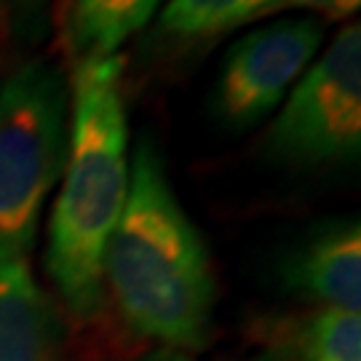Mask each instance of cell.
<instances>
[{
	"label": "cell",
	"mask_w": 361,
	"mask_h": 361,
	"mask_svg": "<svg viewBox=\"0 0 361 361\" xmlns=\"http://www.w3.org/2000/svg\"><path fill=\"white\" fill-rule=\"evenodd\" d=\"M295 361H361V316L322 308L286 340Z\"/></svg>",
	"instance_id": "9"
},
{
	"label": "cell",
	"mask_w": 361,
	"mask_h": 361,
	"mask_svg": "<svg viewBox=\"0 0 361 361\" xmlns=\"http://www.w3.org/2000/svg\"><path fill=\"white\" fill-rule=\"evenodd\" d=\"M104 281L131 332L177 350L207 343L214 310L209 255L150 140L131 158L126 204L104 246Z\"/></svg>",
	"instance_id": "1"
},
{
	"label": "cell",
	"mask_w": 361,
	"mask_h": 361,
	"mask_svg": "<svg viewBox=\"0 0 361 361\" xmlns=\"http://www.w3.org/2000/svg\"><path fill=\"white\" fill-rule=\"evenodd\" d=\"M49 3L51 0H6V19L11 22L13 35L32 46L49 30Z\"/></svg>",
	"instance_id": "11"
},
{
	"label": "cell",
	"mask_w": 361,
	"mask_h": 361,
	"mask_svg": "<svg viewBox=\"0 0 361 361\" xmlns=\"http://www.w3.org/2000/svg\"><path fill=\"white\" fill-rule=\"evenodd\" d=\"M123 62H83L73 73V140L56 195L46 268L67 308L91 319L102 308V259L129 193Z\"/></svg>",
	"instance_id": "2"
},
{
	"label": "cell",
	"mask_w": 361,
	"mask_h": 361,
	"mask_svg": "<svg viewBox=\"0 0 361 361\" xmlns=\"http://www.w3.org/2000/svg\"><path fill=\"white\" fill-rule=\"evenodd\" d=\"M324 27L313 16L279 19L235 40L217 83V110L233 129L265 118L319 51Z\"/></svg>",
	"instance_id": "5"
},
{
	"label": "cell",
	"mask_w": 361,
	"mask_h": 361,
	"mask_svg": "<svg viewBox=\"0 0 361 361\" xmlns=\"http://www.w3.org/2000/svg\"><path fill=\"white\" fill-rule=\"evenodd\" d=\"M244 361H295V356H292V350L286 348V345H273V348L262 350V353Z\"/></svg>",
	"instance_id": "14"
},
{
	"label": "cell",
	"mask_w": 361,
	"mask_h": 361,
	"mask_svg": "<svg viewBox=\"0 0 361 361\" xmlns=\"http://www.w3.org/2000/svg\"><path fill=\"white\" fill-rule=\"evenodd\" d=\"M164 0H62L59 40L78 65L116 56L140 32Z\"/></svg>",
	"instance_id": "8"
},
{
	"label": "cell",
	"mask_w": 361,
	"mask_h": 361,
	"mask_svg": "<svg viewBox=\"0 0 361 361\" xmlns=\"http://www.w3.org/2000/svg\"><path fill=\"white\" fill-rule=\"evenodd\" d=\"M56 319L27 255L0 249V361H59Z\"/></svg>",
	"instance_id": "7"
},
{
	"label": "cell",
	"mask_w": 361,
	"mask_h": 361,
	"mask_svg": "<svg viewBox=\"0 0 361 361\" xmlns=\"http://www.w3.org/2000/svg\"><path fill=\"white\" fill-rule=\"evenodd\" d=\"M286 284L322 308L359 313L361 233L356 219L329 222L313 231L284 265Z\"/></svg>",
	"instance_id": "6"
},
{
	"label": "cell",
	"mask_w": 361,
	"mask_h": 361,
	"mask_svg": "<svg viewBox=\"0 0 361 361\" xmlns=\"http://www.w3.org/2000/svg\"><path fill=\"white\" fill-rule=\"evenodd\" d=\"M6 27H8V19H6V0H0V38L6 35Z\"/></svg>",
	"instance_id": "15"
},
{
	"label": "cell",
	"mask_w": 361,
	"mask_h": 361,
	"mask_svg": "<svg viewBox=\"0 0 361 361\" xmlns=\"http://www.w3.org/2000/svg\"><path fill=\"white\" fill-rule=\"evenodd\" d=\"M134 361H190V356L185 353V350H177V348H158L153 353H147V356H140V359Z\"/></svg>",
	"instance_id": "13"
},
{
	"label": "cell",
	"mask_w": 361,
	"mask_h": 361,
	"mask_svg": "<svg viewBox=\"0 0 361 361\" xmlns=\"http://www.w3.org/2000/svg\"><path fill=\"white\" fill-rule=\"evenodd\" d=\"M271 0H169L161 30L171 38H207L257 19Z\"/></svg>",
	"instance_id": "10"
},
{
	"label": "cell",
	"mask_w": 361,
	"mask_h": 361,
	"mask_svg": "<svg viewBox=\"0 0 361 361\" xmlns=\"http://www.w3.org/2000/svg\"><path fill=\"white\" fill-rule=\"evenodd\" d=\"M361 0H271L262 11L257 13V19L262 16H271V13H281V11H316L322 13L324 19L335 22V19H348L350 13L359 11Z\"/></svg>",
	"instance_id": "12"
},
{
	"label": "cell",
	"mask_w": 361,
	"mask_h": 361,
	"mask_svg": "<svg viewBox=\"0 0 361 361\" xmlns=\"http://www.w3.org/2000/svg\"><path fill=\"white\" fill-rule=\"evenodd\" d=\"M265 153L286 166H335L361 153V27L350 22L300 78L265 134Z\"/></svg>",
	"instance_id": "4"
},
{
	"label": "cell",
	"mask_w": 361,
	"mask_h": 361,
	"mask_svg": "<svg viewBox=\"0 0 361 361\" xmlns=\"http://www.w3.org/2000/svg\"><path fill=\"white\" fill-rule=\"evenodd\" d=\"M67 147L65 80L46 62H25L0 80V249H32Z\"/></svg>",
	"instance_id": "3"
}]
</instances>
